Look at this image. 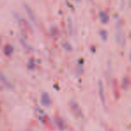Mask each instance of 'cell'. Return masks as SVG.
Instances as JSON below:
<instances>
[{"label":"cell","mask_w":131,"mask_h":131,"mask_svg":"<svg viewBox=\"0 0 131 131\" xmlns=\"http://www.w3.org/2000/svg\"><path fill=\"white\" fill-rule=\"evenodd\" d=\"M70 107H71V112H73V114H74L76 117H78V118L82 117V112H81V109L76 102L71 101V102L70 103Z\"/></svg>","instance_id":"1"},{"label":"cell","mask_w":131,"mask_h":131,"mask_svg":"<svg viewBox=\"0 0 131 131\" xmlns=\"http://www.w3.org/2000/svg\"><path fill=\"white\" fill-rule=\"evenodd\" d=\"M99 95H100V99L102 104L105 107V98H104V86H103L102 82H99Z\"/></svg>","instance_id":"2"},{"label":"cell","mask_w":131,"mask_h":131,"mask_svg":"<svg viewBox=\"0 0 131 131\" xmlns=\"http://www.w3.org/2000/svg\"><path fill=\"white\" fill-rule=\"evenodd\" d=\"M41 102H42V104H43L44 105H49V104H50L51 99H50V96H49L48 94L44 93L43 95H42Z\"/></svg>","instance_id":"3"},{"label":"cell","mask_w":131,"mask_h":131,"mask_svg":"<svg viewBox=\"0 0 131 131\" xmlns=\"http://www.w3.org/2000/svg\"><path fill=\"white\" fill-rule=\"evenodd\" d=\"M55 124H56V126L58 127L60 129H63V128H65V123L62 121V119H60V118L55 119Z\"/></svg>","instance_id":"4"}]
</instances>
